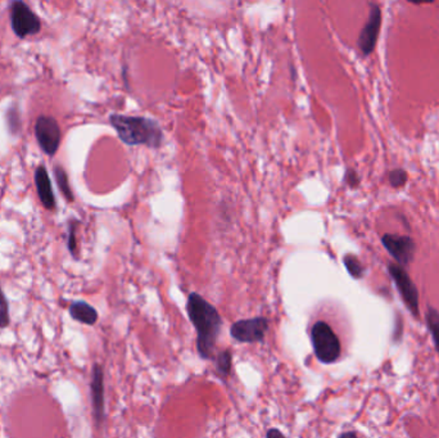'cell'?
Segmentation results:
<instances>
[{"instance_id": "1", "label": "cell", "mask_w": 439, "mask_h": 438, "mask_svg": "<svg viewBox=\"0 0 439 438\" xmlns=\"http://www.w3.org/2000/svg\"><path fill=\"white\" fill-rule=\"evenodd\" d=\"M186 311L193 327L197 330V351L203 360L213 358V351L222 328V319L217 308L198 293L188 297Z\"/></svg>"}, {"instance_id": "2", "label": "cell", "mask_w": 439, "mask_h": 438, "mask_svg": "<svg viewBox=\"0 0 439 438\" xmlns=\"http://www.w3.org/2000/svg\"><path fill=\"white\" fill-rule=\"evenodd\" d=\"M110 123L117 132L118 138L127 146H146L158 148L163 140V132L157 121L141 116H126L115 113Z\"/></svg>"}, {"instance_id": "3", "label": "cell", "mask_w": 439, "mask_h": 438, "mask_svg": "<svg viewBox=\"0 0 439 438\" xmlns=\"http://www.w3.org/2000/svg\"><path fill=\"white\" fill-rule=\"evenodd\" d=\"M311 344L316 358L322 364H333L342 353L341 341L326 322H316L311 328Z\"/></svg>"}, {"instance_id": "4", "label": "cell", "mask_w": 439, "mask_h": 438, "mask_svg": "<svg viewBox=\"0 0 439 438\" xmlns=\"http://www.w3.org/2000/svg\"><path fill=\"white\" fill-rule=\"evenodd\" d=\"M11 26L15 35L21 39L37 35L42 30L39 17L23 0H15L11 4Z\"/></svg>"}, {"instance_id": "5", "label": "cell", "mask_w": 439, "mask_h": 438, "mask_svg": "<svg viewBox=\"0 0 439 438\" xmlns=\"http://www.w3.org/2000/svg\"><path fill=\"white\" fill-rule=\"evenodd\" d=\"M269 324V319L264 316L238 320L231 325L230 334L241 344H260L264 342Z\"/></svg>"}, {"instance_id": "6", "label": "cell", "mask_w": 439, "mask_h": 438, "mask_svg": "<svg viewBox=\"0 0 439 438\" xmlns=\"http://www.w3.org/2000/svg\"><path fill=\"white\" fill-rule=\"evenodd\" d=\"M388 269L405 305L410 310L412 315L417 318L419 316V292H417L416 285L414 284L409 274L401 265L390 263Z\"/></svg>"}, {"instance_id": "7", "label": "cell", "mask_w": 439, "mask_h": 438, "mask_svg": "<svg viewBox=\"0 0 439 438\" xmlns=\"http://www.w3.org/2000/svg\"><path fill=\"white\" fill-rule=\"evenodd\" d=\"M35 135L37 143L43 152L48 156H54L61 144V129L53 117L40 116L35 125Z\"/></svg>"}, {"instance_id": "8", "label": "cell", "mask_w": 439, "mask_h": 438, "mask_svg": "<svg viewBox=\"0 0 439 438\" xmlns=\"http://www.w3.org/2000/svg\"><path fill=\"white\" fill-rule=\"evenodd\" d=\"M381 242L389 254L395 257L398 265L406 266L411 263L415 252V243L410 237H398L387 234L383 237Z\"/></svg>"}, {"instance_id": "9", "label": "cell", "mask_w": 439, "mask_h": 438, "mask_svg": "<svg viewBox=\"0 0 439 438\" xmlns=\"http://www.w3.org/2000/svg\"><path fill=\"white\" fill-rule=\"evenodd\" d=\"M90 392H91L94 420H96V427H101L104 422L106 413H104V373H103L102 366L99 364L93 366Z\"/></svg>"}, {"instance_id": "10", "label": "cell", "mask_w": 439, "mask_h": 438, "mask_svg": "<svg viewBox=\"0 0 439 438\" xmlns=\"http://www.w3.org/2000/svg\"><path fill=\"white\" fill-rule=\"evenodd\" d=\"M381 8L373 6L369 21L361 31V35L359 37L360 48L365 56L370 54L373 51L374 46L376 44V39H378L379 29H381Z\"/></svg>"}, {"instance_id": "11", "label": "cell", "mask_w": 439, "mask_h": 438, "mask_svg": "<svg viewBox=\"0 0 439 438\" xmlns=\"http://www.w3.org/2000/svg\"><path fill=\"white\" fill-rule=\"evenodd\" d=\"M35 184H37V194L48 210H54L56 207V197L51 189V179L48 170L44 166H39L35 171Z\"/></svg>"}, {"instance_id": "12", "label": "cell", "mask_w": 439, "mask_h": 438, "mask_svg": "<svg viewBox=\"0 0 439 438\" xmlns=\"http://www.w3.org/2000/svg\"><path fill=\"white\" fill-rule=\"evenodd\" d=\"M70 315L73 320L82 323L85 325H94L98 322V313L96 308L85 301H76L70 306Z\"/></svg>"}, {"instance_id": "13", "label": "cell", "mask_w": 439, "mask_h": 438, "mask_svg": "<svg viewBox=\"0 0 439 438\" xmlns=\"http://www.w3.org/2000/svg\"><path fill=\"white\" fill-rule=\"evenodd\" d=\"M425 322L426 327L429 329L431 334H432L434 347L438 352L439 355V311L435 310L434 307L428 306L426 308V314H425Z\"/></svg>"}, {"instance_id": "14", "label": "cell", "mask_w": 439, "mask_h": 438, "mask_svg": "<svg viewBox=\"0 0 439 438\" xmlns=\"http://www.w3.org/2000/svg\"><path fill=\"white\" fill-rule=\"evenodd\" d=\"M231 363H233V355L229 350H224L220 352L216 358V370L219 373L221 378H227L230 370H231Z\"/></svg>"}, {"instance_id": "15", "label": "cell", "mask_w": 439, "mask_h": 438, "mask_svg": "<svg viewBox=\"0 0 439 438\" xmlns=\"http://www.w3.org/2000/svg\"><path fill=\"white\" fill-rule=\"evenodd\" d=\"M54 176H56V180H57V184H58L59 189L63 193L65 198H67L68 201H73L72 190L70 188L66 171L61 166H56L54 168Z\"/></svg>"}, {"instance_id": "16", "label": "cell", "mask_w": 439, "mask_h": 438, "mask_svg": "<svg viewBox=\"0 0 439 438\" xmlns=\"http://www.w3.org/2000/svg\"><path fill=\"white\" fill-rule=\"evenodd\" d=\"M343 261L347 270L351 274L352 277H355V279H360V277H364L365 268L362 266V263H360V260L356 256L347 255L344 257Z\"/></svg>"}, {"instance_id": "17", "label": "cell", "mask_w": 439, "mask_h": 438, "mask_svg": "<svg viewBox=\"0 0 439 438\" xmlns=\"http://www.w3.org/2000/svg\"><path fill=\"white\" fill-rule=\"evenodd\" d=\"M9 307L6 294L3 293V289L0 287V328H7L9 325Z\"/></svg>"}, {"instance_id": "18", "label": "cell", "mask_w": 439, "mask_h": 438, "mask_svg": "<svg viewBox=\"0 0 439 438\" xmlns=\"http://www.w3.org/2000/svg\"><path fill=\"white\" fill-rule=\"evenodd\" d=\"M406 180H407V175L403 170H395L389 174V182L395 188L402 187L403 184L406 183Z\"/></svg>"}, {"instance_id": "19", "label": "cell", "mask_w": 439, "mask_h": 438, "mask_svg": "<svg viewBox=\"0 0 439 438\" xmlns=\"http://www.w3.org/2000/svg\"><path fill=\"white\" fill-rule=\"evenodd\" d=\"M68 249L72 255H76V242H75V227H70L68 234Z\"/></svg>"}, {"instance_id": "20", "label": "cell", "mask_w": 439, "mask_h": 438, "mask_svg": "<svg viewBox=\"0 0 439 438\" xmlns=\"http://www.w3.org/2000/svg\"><path fill=\"white\" fill-rule=\"evenodd\" d=\"M266 438H286L284 436V433H281V432L276 430V428H271L267 431V434H266Z\"/></svg>"}, {"instance_id": "21", "label": "cell", "mask_w": 439, "mask_h": 438, "mask_svg": "<svg viewBox=\"0 0 439 438\" xmlns=\"http://www.w3.org/2000/svg\"><path fill=\"white\" fill-rule=\"evenodd\" d=\"M347 180H348V183L351 184L352 187H355V185H357V183H359V179H357L355 171H348L347 173Z\"/></svg>"}, {"instance_id": "22", "label": "cell", "mask_w": 439, "mask_h": 438, "mask_svg": "<svg viewBox=\"0 0 439 438\" xmlns=\"http://www.w3.org/2000/svg\"><path fill=\"white\" fill-rule=\"evenodd\" d=\"M338 438H364L361 434H360L359 432L355 431H348L343 432L342 434H339V437Z\"/></svg>"}]
</instances>
